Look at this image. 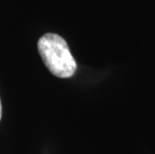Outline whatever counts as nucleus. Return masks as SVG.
<instances>
[{
	"label": "nucleus",
	"instance_id": "nucleus-1",
	"mask_svg": "<svg viewBox=\"0 0 155 154\" xmlns=\"http://www.w3.org/2000/svg\"><path fill=\"white\" fill-rule=\"evenodd\" d=\"M38 52L45 66L54 76L69 78L73 76L77 64L72 56L67 42L55 33H46L38 40Z\"/></svg>",
	"mask_w": 155,
	"mask_h": 154
},
{
	"label": "nucleus",
	"instance_id": "nucleus-2",
	"mask_svg": "<svg viewBox=\"0 0 155 154\" xmlns=\"http://www.w3.org/2000/svg\"><path fill=\"white\" fill-rule=\"evenodd\" d=\"M2 116V105H1V100H0V120H1Z\"/></svg>",
	"mask_w": 155,
	"mask_h": 154
}]
</instances>
